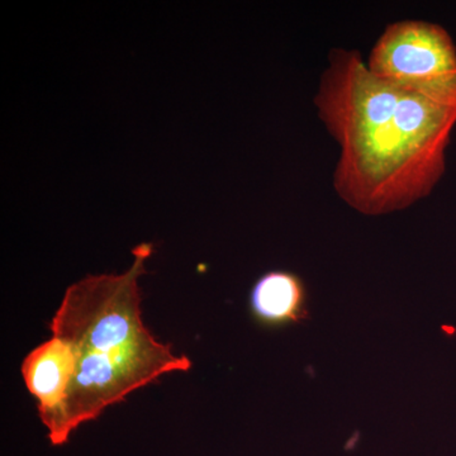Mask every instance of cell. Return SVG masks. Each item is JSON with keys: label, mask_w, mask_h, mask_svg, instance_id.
I'll list each match as a JSON object with an SVG mask.
<instances>
[{"label": "cell", "mask_w": 456, "mask_h": 456, "mask_svg": "<svg viewBox=\"0 0 456 456\" xmlns=\"http://www.w3.org/2000/svg\"><path fill=\"white\" fill-rule=\"evenodd\" d=\"M318 117L340 147L334 188L362 215L402 211L443 178L456 103L371 73L356 50L335 47L314 95Z\"/></svg>", "instance_id": "obj_1"}, {"label": "cell", "mask_w": 456, "mask_h": 456, "mask_svg": "<svg viewBox=\"0 0 456 456\" xmlns=\"http://www.w3.org/2000/svg\"><path fill=\"white\" fill-rule=\"evenodd\" d=\"M152 251L154 246L143 242L132 250L134 263L122 274L75 281L51 320L53 335L70 345L77 364L66 402L68 439L161 375L191 370L188 356L175 355L143 325L139 281Z\"/></svg>", "instance_id": "obj_2"}, {"label": "cell", "mask_w": 456, "mask_h": 456, "mask_svg": "<svg viewBox=\"0 0 456 456\" xmlns=\"http://www.w3.org/2000/svg\"><path fill=\"white\" fill-rule=\"evenodd\" d=\"M367 66L387 82L456 103V46L440 25L399 20L387 26Z\"/></svg>", "instance_id": "obj_3"}, {"label": "cell", "mask_w": 456, "mask_h": 456, "mask_svg": "<svg viewBox=\"0 0 456 456\" xmlns=\"http://www.w3.org/2000/svg\"><path fill=\"white\" fill-rule=\"evenodd\" d=\"M22 377L37 401L38 415L49 431L51 444L64 445L66 402L73 384L75 356L70 345L53 336L33 349L22 362Z\"/></svg>", "instance_id": "obj_4"}, {"label": "cell", "mask_w": 456, "mask_h": 456, "mask_svg": "<svg viewBox=\"0 0 456 456\" xmlns=\"http://www.w3.org/2000/svg\"><path fill=\"white\" fill-rule=\"evenodd\" d=\"M248 308L255 322L266 329L299 325L310 318L307 287L290 270H269L251 287Z\"/></svg>", "instance_id": "obj_5"}]
</instances>
